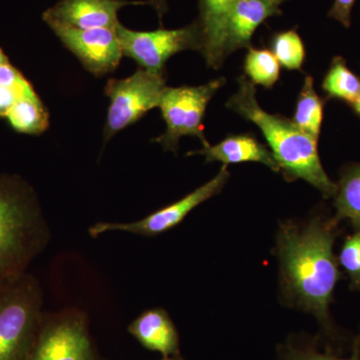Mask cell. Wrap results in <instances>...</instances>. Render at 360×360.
Instances as JSON below:
<instances>
[{"instance_id":"obj_27","label":"cell","mask_w":360,"mask_h":360,"mask_svg":"<svg viewBox=\"0 0 360 360\" xmlns=\"http://www.w3.org/2000/svg\"><path fill=\"white\" fill-rule=\"evenodd\" d=\"M148 4L155 9L161 22L163 15H165L168 11L167 0H148Z\"/></svg>"},{"instance_id":"obj_8","label":"cell","mask_w":360,"mask_h":360,"mask_svg":"<svg viewBox=\"0 0 360 360\" xmlns=\"http://www.w3.org/2000/svg\"><path fill=\"white\" fill-rule=\"evenodd\" d=\"M123 56L134 59L142 70L165 73V65L174 54L184 51H201L202 39L198 20L177 30L135 32L122 23L116 27Z\"/></svg>"},{"instance_id":"obj_15","label":"cell","mask_w":360,"mask_h":360,"mask_svg":"<svg viewBox=\"0 0 360 360\" xmlns=\"http://www.w3.org/2000/svg\"><path fill=\"white\" fill-rule=\"evenodd\" d=\"M205 156L206 162L220 161L224 165L231 163L258 162L266 165L272 172H279L274 155L264 144L251 134L229 135L215 146L210 143L198 151H191L187 155Z\"/></svg>"},{"instance_id":"obj_29","label":"cell","mask_w":360,"mask_h":360,"mask_svg":"<svg viewBox=\"0 0 360 360\" xmlns=\"http://www.w3.org/2000/svg\"><path fill=\"white\" fill-rule=\"evenodd\" d=\"M6 61H8V58H6V53H4V51L1 49V47H0V65L6 63Z\"/></svg>"},{"instance_id":"obj_16","label":"cell","mask_w":360,"mask_h":360,"mask_svg":"<svg viewBox=\"0 0 360 360\" xmlns=\"http://www.w3.org/2000/svg\"><path fill=\"white\" fill-rule=\"evenodd\" d=\"M4 118L15 131L28 135L44 134L49 125V111L37 94L20 99Z\"/></svg>"},{"instance_id":"obj_12","label":"cell","mask_w":360,"mask_h":360,"mask_svg":"<svg viewBox=\"0 0 360 360\" xmlns=\"http://www.w3.org/2000/svg\"><path fill=\"white\" fill-rule=\"evenodd\" d=\"M286 0H239L232 9L224 37V56L238 49H250L251 39L258 27L274 16L281 15Z\"/></svg>"},{"instance_id":"obj_1","label":"cell","mask_w":360,"mask_h":360,"mask_svg":"<svg viewBox=\"0 0 360 360\" xmlns=\"http://www.w3.org/2000/svg\"><path fill=\"white\" fill-rule=\"evenodd\" d=\"M338 221L316 217L307 224H283L277 234L281 288L286 297L333 333L329 305L340 281L333 253Z\"/></svg>"},{"instance_id":"obj_4","label":"cell","mask_w":360,"mask_h":360,"mask_svg":"<svg viewBox=\"0 0 360 360\" xmlns=\"http://www.w3.org/2000/svg\"><path fill=\"white\" fill-rule=\"evenodd\" d=\"M39 281L26 274L0 286V360H27L42 315Z\"/></svg>"},{"instance_id":"obj_5","label":"cell","mask_w":360,"mask_h":360,"mask_svg":"<svg viewBox=\"0 0 360 360\" xmlns=\"http://www.w3.org/2000/svg\"><path fill=\"white\" fill-rule=\"evenodd\" d=\"M224 84L225 78L220 77L198 86L167 87L160 104L167 130L155 141L172 153H176L184 136L198 137L203 146L210 143L203 131V118L208 103Z\"/></svg>"},{"instance_id":"obj_28","label":"cell","mask_w":360,"mask_h":360,"mask_svg":"<svg viewBox=\"0 0 360 360\" xmlns=\"http://www.w3.org/2000/svg\"><path fill=\"white\" fill-rule=\"evenodd\" d=\"M352 108H354V112L360 117V94L359 96L357 97L356 101L352 104Z\"/></svg>"},{"instance_id":"obj_25","label":"cell","mask_w":360,"mask_h":360,"mask_svg":"<svg viewBox=\"0 0 360 360\" xmlns=\"http://www.w3.org/2000/svg\"><path fill=\"white\" fill-rule=\"evenodd\" d=\"M356 0H335L333 6L329 11L328 16L338 21L345 27L352 25V13Z\"/></svg>"},{"instance_id":"obj_9","label":"cell","mask_w":360,"mask_h":360,"mask_svg":"<svg viewBox=\"0 0 360 360\" xmlns=\"http://www.w3.org/2000/svg\"><path fill=\"white\" fill-rule=\"evenodd\" d=\"M227 165H224L219 174L202 186L193 191L184 198L160 208L143 219L134 222H96L89 229V234L92 238H97L106 232H127L134 236H160L174 229L181 224L187 215L201 203L219 194L229 179Z\"/></svg>"},{"instance_id":"obj_30","label":"cell","mask_w":360,"mask_h":360,"mask_svg":"<svg viewBox=\"0 0 360 360\" xmlns=\"http://www.w3.org/2000/svg\"><path fill=\"white\" fill-rule=\"evenodd\" d=\"M162 360H184L182 359L181 356L179 355H174V356H169V357H163Z\"/></svg>"},{"instance_id":"obj_3","label":"cell","mask_w":360,"mask_h":360,"mask_svg":"<svg viewBox=\"0 0 360 360\" xmlns=\"http://www.w3.org/2000/svg\"><path fill=\"white\" fill-rule=\"evenodd\" d=\"M51 236L32 187L18 175H0V286L27 274Z\"/></svg>"},{"instance_id":"obj_2","label":"cell","mask_w":360,"mask_h":360,"mask_svg":"<svg viewBox=\"0 0 360 360\" xmlns=\"http://www.w3.org/2000/svg\"><path fill=\"white\" fill-rule=\"evenodd\" d=\"M238 91L225 105L262 130L284 179L288 181L305 180L324 198H333L338 184L329 179L322 167L319 141L304 134L292 120L262 110L257 103L255 85L245 75L238 77Z\"/></svg>"},{"instance_id":"obj_20","label":"cell","mask_w":360,"mask_h":360,"mask_svg":"<svg viewBox=\"0 0 360 360\" xmlns=\"http://www.w3.org/2000/svg\"><path fill=\"white\" fill-rule=\"evenodd\" d=\"M243 70L253 84L265 89H272L281 77V65L269 49H248Z\"/></svg>"},{"instance_id":"obj_14","label":"cell","mask_w":360,"mask_h":360,"mask_svg":"<svg viewBox=\"0 0 360 360\" xmlns=\"http://www.w3.org/2000/svg\"><path fill=\"white\" fill-rule=\"evenodd\" d=\"M127 330L142 347L160 352L163 357L179 355V335L169 314L163 309L141 312Z\"/></svg>"},{"instance_id":"obj_17","label":"cell","mask_w":360,"mask_h":360,"mask_svg":"<svg viewBox=\"0 0 360 360\" xmlns=\"http://www.w3.org/2000/svg\"><path fill=\"white\" fill-rule=\"evenodd\" d=\"M335 198V219L349 220L355 229H360V163L343 169Z\"/></svg>"},{"instance_id":"obj_18","label":"cell","mask_w":360,"mask_h":360,"mask_svg":"<svg viewBox=\"0 0 360 360\" xmlns=\"http://www.w3.org/2000/svg\"><path fill=\"white\" fill-rule=\"evenodd\" d=\"M322 120H323V101L315 91L314 78L307 77L302 91L298 96L292 122L304 134L319 141Z\"/></svg>"},{"instance_id":"obj_13","label":"cell","mask_w":360,"mask_h":360,"mask_svg":"<svg viewBox=\"0 0 360 360\" xmlns=\"http://www.w3.org/2000/svg\"><path fill=\"white\" fill-rule=\"evenodd\" d=\"M239 0H198L201 32V54L210 68L219 70L224 63V37L225 25L232 9Z\"/></svg>"},{"instance_id":"obj_22","label":"cell","mask_w":360,"mask_h":360,"mask_svg":"<svg viewBox=\"0 0 360 360\" xmlns=\"http://www.w3.org/2000/svg\"><path fill=\"white\" fill-rule=\"evenodd\" d=\"M279 360H360V335L354 338L349 357L338 356L328 350L319 352L314 345H300L290 342L281 347Z\"/></svg>"},{"instance_id":"obj_10","label":"cell","mask_w":360,"mask_h":360,"mask_svg":"<svg viewBox=\"0 0 360 360\" xmlns=\"http://www.w3.org/2000/svg\"><path fill=\"white\" fill-rule=\"evenodd\" d=\"M56 37L96 77L113 72L123 56L117 32L111 28L77 30L58 23H47Z\"/></svg>"},{"instance_id":"obj_19","label":"cell","mask_w":360,"mask_h":360,"mask_svg":"<svg viewBox=\"0 0 360 360\" xmlns=\"http://www.w3.org/2000/svg\"><path fill=\"white\" fill-rule=\"evenodd\" d=\"M322 89L330 98L340 99L352 105L360 94V79L348 68L345 59L336 56L324 77Z\"/></svg>"},{"instance_id":"obj_23","label":"cell","mask_w":360,"mask_h":360,"mask_svg":"<svg viewBox=\"0 0 360 360\" xmlns=\"http://www.w3.org/2000/svg\"><path fill=\"white\" fill-rule=\"evenodd\" d=\"M338 260L349 276L352 290H360V229L345 239Z\"/></svg>"},{"instance_id":"obj_21","label":"cell","mask_w":360,"mask_h":360,"mask_svg":"<svg viewBox=\"0 0 360 360\" xmlns=\"http://www.w3.org/2000/svg\"><path fill=\"white\" fill-rule=\"evenodd\" d=\"M270 49L279 65L288 70H302L305 46L295 30L277 32L270 39Z\"/></svg>"},{"instance_id":"obj_24","label":"cell","mask_w":360,"mask_h":360,"mask_svg":"<svg viewBox=\"0 0 360 360\" xmlns=\"http://www.w3.org/2000/svg\"><path fill=\"white\" fill-rule=\"evenodd\" d=\"M35 94L37 92L26 78H23L20 84L14 86L0 85V117H6L7 112L20 99Z\"/></svg>"},{"instance_id":"obj_6","label":"cell","mask_w":360,"mask_h":360,"mask_svg":"<svg viewBox=\"0 0 360 360\" xmlns=\"http://www.w3.org/2000/svg\"><path fill=\"white\" fill-rule=\"evenodd\" d=\"M165 75L139 68L129 77L108 80L105 94L110 98L103 130L104 143L117 132L139 122L149 110L160 108L167 89Z\"/></svg>"},{"instance_id":"obj_26","label":"cell","mask_w":360,"mask_h":360,"mask_svg":"<svg viewBox=\"0 0 360 360\" xmlns=\"http://www.w3.org/2000/svg\"><path fill=\"white\" fill-rule=\"evenodd\" d=\"M23 78L25 77H23L22 73L9 61L0 65V85L2 86H14L20 84Z\"/></svg>"},{"instance_id":"obj_7","label":"cell","mask_w":360,"mask_h":360,"mask_svg":"<svg viewBox=\"0 0 360 360\" xmlns=\"http://www.w3.org/2000/svg\"><path fill=\"white\" fill-rule=\"evenodd\" d=\"M27 360H98L87 315L77 309L44 314Z\"/></svg>"},{"instance_id":"obj_11","label":"cell","mask_w":360,"mask_h":360,"mask_svg":"<svg viewBox=\"0 0 360 360\" xmlns=\"http://www.w3.org/2000/svg\"><path fill=\"white\" fill-rule=\"evenodd\" d=\"M148 1L127 0H61L42 15L47 23L70 26L77 30H115L120 25L118 13L127 6H141Z\"/></svg>"}]
</instances>
